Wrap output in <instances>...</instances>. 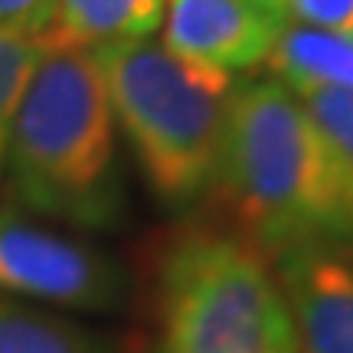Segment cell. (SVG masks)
Wrapping results in <instances>:
<instances>
[{"instance_id":"1","label":"cell","mask_w":353,"mask_h":353,"mask_svg":"<svg viewBox=\"0 0 353 353\" xmlns=\"http://www.w3.org/2000/svg\"><path fill=\"white\" fill-rule=\"evenodd\" d=\"M213 190L232 216V232L265 259L307 245L353 249V180L275 76L239 79Z\"/></svg>"},{"instance_id":"2","label":"cell","mask_w":353,"mask_h":353,"mask_svg":"<svg viewBox=\"0 0 353 353\" xmlns=\"http://www.w3.org/2000/svg\"><path fill=\"white\" fill-rule=\"evenodd\" d=\"M7 167L17 200L79 229L125 219L118 125L92 50H46L10 128Z\"/></svg>"},{"instance_id":"3","label":"cell","mask_w":353,"mask_h":353,"mask_svg":"<svg viewBox=\"0 0 353 353\" xmlns=\"http://www.w3.org/2000/svg\"><path fill=\"white\" fill-rule=\"evenodd\" d=\"M141 176L164 210L183 213L213 193L236 76L176 59L154 39L92 50Z\"/></svg>"},{"instance_id":"4","label":"cell","mask_w":353,"mask_h":353,"mask_svg":"<svg viewBox=\"0 0 353 353\" xmlns=\"http://www.w3.org/2000/svg\"><path fill=\"white\" fill-rule=\"evenodd\" d=\"M157 353H298L275 272L232 229H190L157 275Z\"/></svg>"},{"instance_id":"5","label":"cell","mask_w":353,"mask_h":353,"mask_svg":"<svg viewBox=\"0 0 353 353\" xmlns=\"http://www.w3.org/2000/svg\"><path fill=\"white\" fill-rule=\"evenodd\" d=\"M0 298L114 311L125 301V272L95 245L0 210Z\"/></svg>"},{"instance_id":"6","label":"cell","mask_w":353,"mask_h":353,"mask_svg":"<svg viewBox=\"0 0 353 353\" xmlns=\"http://www.w3.org/2000/svg\"><path fill=\"white\" fill-rule=\"evenodd\" d=\"M285 26L281 0H167L161 46L183 63L239 79L268 63Z\"/></svg>"},{"instance_id":"7","label":"cell","mask_w":353,"mask_h":353,"mask_svg":"<svg viewBox=\"0 0 353 353\" xmlns=\"http://www.w3.org/2000/svg\"><path fill=\"white\" fill-rule=\"evenodd\" d=\"M298 353H353V249L307 245L275 259Z\"/></svg>"},{"instance_id":"8","label":"cell","mask_w":353,"mask_h":353,"mask_svg":"<svg viewBox=\"0 0 353 353\" xmlns=\"http://www.w3.org/2000/svg\"><path fill=\"white\" fill-rule=\"evenodd\" d=\"M167 0H52L43 30L46 50H101L151 39Z\"/></svg>"},{"instance_id":"9","label":"cell","mask_w":353,"mask_h":353,"mask_svg":"<svg viewBox=\"0 0 353 353\" xmlns=\"http://www.w3.org/2000/svg\"><path fill=\"white\" fill-rule=\"evenodd\" d=\"M268 69L288 88H337L353 92V39L291 23L281 30Z\"/></svg>"},{"instance_id":"10","label":"cell","mask_w":353,"mask_h":353,"mask_svg":"<svg viewBox=\"0 0 353 353\" xmlns=\"http://www.w3.org/2000/svg\"><path fill=\"white\" fill-rule=\"evenodd\" d=\"M0 353H99V347L63 317L0 298Z\"/></svg>"},{"instance_id":"11","label":"cell","mask_w":353,"mask_h":353,"mask_svg":"<svg viewBox=\"0 0 353 353\" xmlns=\"http://www.w3.org/2000/svg\"><path fill=\"white\" fill-rule=\"evenodd\" d=\"M46 52L43 33L30 30H0V174L7 167V148H10L13 114L20 105L26 82L33 76L37 63Z\"/></svg>"},{"instance_id":"12","label":"cell","mask_w":353,"mask_h":353,"mask_svg":"<svg viewBox=\"0 0 353 353\" xmlns=\"http://www.w3.org/2000/svg\"><path fill=\"white\" fill-rule=\"evenodd\" d=\"M294 95L307 108V114L314 118V125L321 128V134L327 138V144L337 154V161H341L347 176L353 180V92L298 88Z\"/></svg>"},{"instance_id":"13","label":"cell","mask_w":353,"mask_h":353,"mask_svg":"<svg viewBox=\"0 0 353 353\" xmlns=\"http://www.w3.org/2000/svg\"><path fill=\"white\" fill-rule=\"evenodd\" d=\"M291 23L353 39V0H281Z\"/></svg>"},{"instance_id":"14","label":"cell","mask_w":353,"mask_h":353,"mask_svg":"<svg viewBox=\"0 0 353 353\" xmlns=\"http://www.w3.org/2000/svg\"><path fill=\"white\" fill-rule=\"evenodd\" d=\"M52 0H0V30L43 33Z\"/></svg>"}]
</instances>
